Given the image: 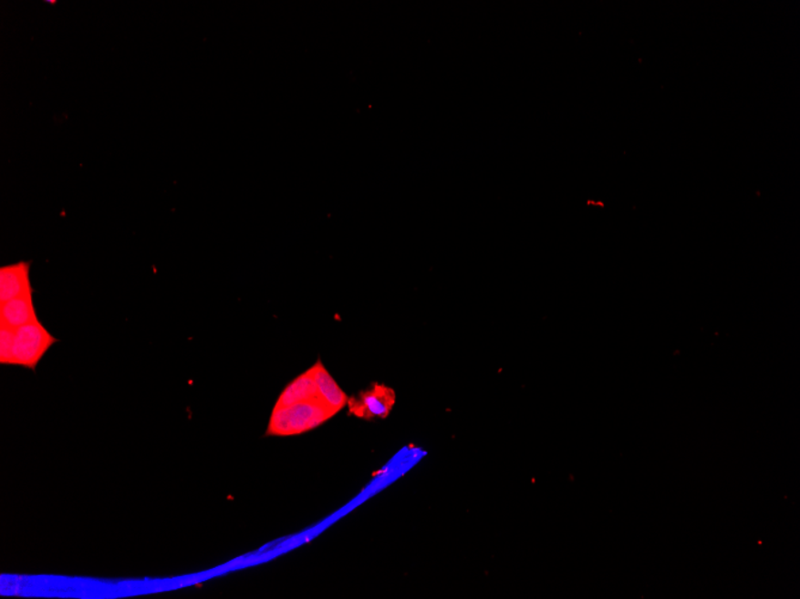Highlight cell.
<instances>
[{
    "instance_id": "obj_1",
    "label": "cell",
    "mask_w": 800,
    "mask_h": 599,
    "mask_svg": "<svg viewBox=\"0 0 800 599\" xmlns=\"http://www.w3.org/2000/svg\"><path fill=\"white\" fill-rule=\"evenodd\" d=\"M336 414L319 399L275 407L267 428V436H294L311 431Z\"/></svg>"
},
{
    "instance_id": "obj_2",
    "label": "cell",
    "mask_w": 800,
    "mask_h": 599,
    "mask_svg": "<svg viewBox=\"0 0 800 599\" xmlns=\"http://www.w3.org/2000/svg\"><path fill=\"white\" fill-rule=\"evenodd\" d=\"M58 343L40 321L23 325L15 330L11 365L36 370L46 353L53 345Z\"/></svg>"
},
{
    "instance_id": "obj_3",
    "label": "cell",
    "mask_w": 800,
    "mask_h": 599,
    "mask_svg": "<svg viewBox=\"0 0 800 599\" xmlns=\"http://www.w3.org/2000/svg\"><path fill=\"white\" fill-rule=\"evenodd\" d=\"M396 391L392 387L374 383L369 389L350 398L347 406L350 416L373 420L388 418L396 405Z\"/></svg>"
},
{
    "instance_id": "obj_4",
    "label": "cell",
    "mask_w": 800,
    "mask_h": 599,
    "mask_svg": "<svg viewBox=\"0 0 800 599\" xmlns=\"http://www.w3.org/2000/svg\"><path fill=\"white\" fill-rule=\"evenodd\" d=\"M30 261H20L0 268V303L34 294L30 284Z\"/></svg>"
},
{
    "instance_id": "obj_5",
    "label": "cell",
    "mask_w": 800,
    "mask_h": 599,
    "mask_svg": "<svg viewBox=\"0 0 800 599\" xmlns=\"http://www.w3.org/2000/svg\"><path fill=\"white\" fill-rule=\"evenodd\" d=\"M312 371L320 401L327 408H330L333 413H339L348 405L349 398L340 389L338 384L333 379L330 372L327 370V367H324L320 360H317V364L313 365Z\"/></svg>"
},
{
    "instance_id": "obj_6",
    "label": "cell",
    "mask_w": 800,
    "mask_h": 599,
    "mask_svg": "<svg viewBox=\"0 0 800 599\" xmlns=\"http://www.w3.org/2000/svg\"><path fill=\"white\" fill-rule=\"evenodd\" d=\"M39 321L34 306L33 294L22 295L0 305V324L14 329Z\"/></svg>"
},
{
    "instance_id": "obj_7",
    "label": "cell",
    "mask_w": 800,
    "mask_h": 599,
    "mask_svg": "<svg viewBox=\"0 0 800 599\" xmlns=\"http://www.w3.org/2000/svg\"><path fill=\"white\" fill-rule=\"evenodd\" d=\"M311 399H319L312 367L285 387L275 407H286L297 402L311 401Z\"/></svg>"
},
{
    "instance_id": "obj_8",
    "label": "cell",
    "mask_w": 800,
    "mask_h": 599,
    "mask_svg": "<svg viewBox=\"0 0 800 599\" xmlns=\"http://www.w3.org/2000/svg\"><path fill=\"white\" fill-rule=\"evenodd\" d=\"M15 330L16 329L0 324V364L2 365H11Z\"/></svg>"
}]
</instances>
